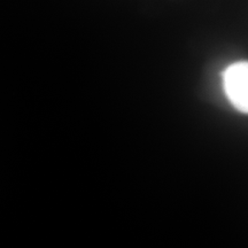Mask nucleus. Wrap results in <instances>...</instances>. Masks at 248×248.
Listing matches in <instances>:
<instances>
[{
  "label": "nucleus",
  "mask_w": 248,
  "mask_h": 248,
  "mask_svg": "<svg viewBox=\"0 0 248 248\" xmlns=\"http://www.w3.org/2000/svg\"><path fill=\"white\" fill-rule=\"evenodd\" d=\"M226 97L235 109L247 114L248 111V63L235 62L226 68L223 75Z\"/></svg>",
  "instance_id": "1"
}]
</instances>
